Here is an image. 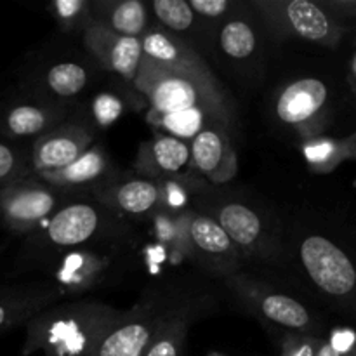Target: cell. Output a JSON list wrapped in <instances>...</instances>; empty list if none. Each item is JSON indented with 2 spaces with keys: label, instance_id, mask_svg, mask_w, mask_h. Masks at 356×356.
<instances>
[{
  "label": "cell",
  "instance_id": "7c38bea8",
  "mask_svg": "<svg viewBox=\"0 0 356 356\" xmlns=\"http://www.w3.org/2000/svg\"><path fill=\"white\" fill-rule=\"evenodd\" d=\"M143 45V58L149 59L153 63L165 66H176V68H195L191 63V54L183 51V47L170 40L169 37L162 33H149Z\"/></svg>",
  "mask_w": 356,
  "mask_h": 356
},
{
  "label": "cell",
  "instance_id": "7a4b0ae2",
  "mask_svg": "<svg viewBox=\"0 0 356 356\" xmlns=\"http://www.w3.org/2000/svg\"><path fill=\"white\" fill-rule=\"evenodd\" d=\"M301 261L309 278L327 294L346 296L355 291V264L325 236H308L301 245Z\"/></svg>",
  "mask_w": 356,
  "mask_h": 356
},
{
  "label": "cell",
  "instance_id": "5bb4252c",
  "mask_svg": "<svg viewBox=\"0 0 356 356\" xmlns=\"http://www.w3.org/2000/svg\"><path fill=\"white\" fill-rule=\"evenodd\" d=\"M153 159L162 170L177 172L190 160V148L174 136H162L153 145Z\"/></svg>",
  "mask_w": 356,
  "mask_h": 356
},
{
  "label": "cell",
  "instance_id": "277c9868",
  "mask_svg": "<svg viewBox=\"0 0 356 356\" xmlns=\"http://www.w3.org/2000/svg\"><path fill=\"white\" fill-rule=\"evenodd\" d=\"M191 159L195 167L219 183L235 174V156L228 141L212 129H202L195 136L191 143Z\"/></svg>",
  "mask_w": 356,
  "mask_h": 356
},
{
  "label": "cell",
  "instance_id": "e0dca14e",
  "mask_svg": "<svg viewBox=\"0 0 356 356\" xmlns=\"http://www.w3.org/2000/svg\"><path fill=\"white\" fill-rule=\"evenodd\" d=\"M221 47L232 58H247L256 47L252 28L242 21H233L225 26L221 33Z\"/></svg>",
  "mask_w": 356,
  "mask_h": 356
},
{
  "label": "cell",
  "instance_id": "f546056e",
  "mask_svg": "<svg viewBox=\"0 0 356 356\" xmlns=\"http://www.w3.org/2000/svg\"><path fill=\"white\" fill-rule=\"evenodd\" d=\"M351 73H353V79H355V82H356V54H355L353 61H351Z\"/></svg>",
  "mask_w": 356,
  "mask_h": 356
},
{
  "label": "cell",
  "instance_id": "f1b7e54d",
  "mask_svg": "<svg viewBox=\"0 0 356 356\" xmlns=\"http://www.w3.org/2000/svg\"><path fill=\"white\" fill-rule=\"evenodd\" d=\"M315 356H344V355L343 351L337 350L332 343H323L322 346L318 348V351H316Z\"/></svg>",
  "mask_w": 356,
  "mask_h": 356
},
{
  "label": "cell",
  "instance_id": "d4e9b609",
  "mask_svg": "<svg viewBox=\"0 0 356 356\" xmlns=\"http://www.w3.org/2000/svg\"><path fill=\"white\" fill-rule=\"evenodd\" d=\"M191 10L204 14V16H219L226 10L228 2L226 0H191Z\"/></svg>",
  "mask_w": 356,
  "mask_h": 356
},
{
  "label": "cell",
  "instance_id": "4fadbf2b",
  "mask_svg": "<svg viewBox=\"0 0 356 356\" xmlns=\"http://www.w3.org/2000/svg\"><path fill=\"white\" fill-rule=\"evenodd\" d=\"M263 313L273 322L291 329H302L309 323V315L305 306L287 296H270L264 299Z\"/></svg>",
  "mask_w": 356,
  "mask_h": 356
},
{
  "label": "cell",
  "instance_id": "9c48e42d",
  "mask_svg": "<svg viewBox=\"0 0 356 356\" xmlns=\"http://www.w3.org/2000/svg\"><path fill=\"white\" fill-rule=\"evenodd\" d=\"M219 225L229 240L240 245H249L261 233L259 218L249 207L240 204L226 205L219 214Z\"/></svg>",
  "mask_w": 356,
  "mask_h": 356
},
{
  "label": "cell",
  "instance_id": "52a82bcc",
  "mask_svg": "<svg viewBox=\"0 0 356 356\" xmlns=\"http://www.w3.org/2000/svg\"><path fill=\"white\" fill-rule=\"evenodd\" d=\"M97 228V214L89 205H70L54 216L49 236L58 245H76L86 242Z\"/></svg>",
  "mask_w": 356,
  "mask_h": 356
},
{
  "label": "cell",
  "instance_id": "6da1fadb",
  "mask_svg": "<svg viewBox=\"0 0 356 356\" xmlns=\"http://www.w3.org/2000/svg\"><path fill=\"white\" fill-rule=\"evenodd\" d=\"M139 89L149 97L153 113L160 118L191 108H205L214 97L205 82L204 72L197 68H176L143 58L136 75Z\"/></svg>",
  "mask_w": 356,
  "mask_h": 356
},
{
  "label": "cell",
  "instance_id": "d6986e66",
  "mask_svg": "<svg viewBox=\"0 0 356 356\" xmlns=\"http://www.w3.org/2000/svg\"><path fill=\"white\" fill-rule=\"evenodd\" d=\"M103 167L104 162L99 153L87 152L70 167L49 174V176L56 181H61V183H86V181L94 179L103 170Z\"/></svg>",
  "mask_w": 356,
  "mask_h": 356
},
{
  "label": "cell",
  "instance_id": "5b68a950",
  "mask_svg": "<svg viewBox=\"0 0 356 356\" xmlns=\"http://www.w3.org/2000/svg\"><path fill=\"white\" fill-rule=\"evenodd\" d=\"M54 207V198L42 190L7 188L0 197V211L6 222L23 226L44 218Z\"/></svg>",
  "mask_w": 356,
  "mask_h": 356
},
{
  "label": "cell",
  "instance_id": "7402d4cb",
  "mask_svg": "<svg viewBox=\"0 0 356 356\" xmlns=\"http://www.w3.org/2000/svg\"><path fill=\"white\" fill-rule=\"evenodd\" d=\"M44 111L40 108L28 106V104L13 108L6 117L7 131L14 136H31L40 131V129H44Z\"/></svg>",
  "mask_w": 356,
  "mask_h": 356
},
{
  "label": "cell",
  "instance_id": "2e32d148",
  "mask_svg": "<svg viewBox=\"0 0 356 356\" xmlns=\"http://www.w3.org/2000/svg\"><path fill=\"white\" fill-rule=\"evenodd\" d=\"M49 86L59 96H75L76 92L86 87L87 76L86 70L73 63H63V65H56L49 70Z\"/></svg>",
  "mask_w": 356,
  "mask_h": 356
},
{
  "label": "cell",
  "instance_id": "44dd1931",
  "mask_svg": "<svg viewBox=\"0 0 356 356\" xmlns=\"http://www.w3.org/2000/svg\"><path fill=\"white\" fill-rule=\"evenodd\" d=\"M145 21L146 14L143 3L138 0H127V2L118 3L117 9L113 10L111 26L122 37H136L145 28Z\"/></svg>",
  "mask_w": 356,
  "mask_h": 356
},
{
  "label": "cell",
  "instance_id": "3957f363",
  "mask_svg": "<svg viewBox=\"0 0 356 356\" xmlns=\"http://www.w3.org/2000/svg\"><path fill=\"white\" fill-rule=\"evenodd\" d=\"M327 86L318 79H302L291 83L277 103V113L285 124H306L320 113L325 104Z\"/></svg>",
  "mask_w": 356,
  "mask_h": 356
},
{
  "label": "cell",
  "instance_id": "4316f807",
  "mask_svg": "<svg viewBox=\"0 0 356 356\" xmlns=\"http://www.w3.org/2000/svg\"><path fill=\"white\" fill-rule=\"evenodd\" d=\"M83 3L80 0H59L56 2V9H58L59 16L63 17H73L80 9H82Z\"/></svg>",
  "mask_w": 356,
  "mask_h": 356
},
{
  "label": "cell",
  "instance_id": "484cf974",
  "mask_svg": "<svg viewBox=\"0 0 356 356\" xmlns=\"http://www.w3.org/2000/svg\"><path fill=\"white\" fill-rule=\"evenodd\" d=\"M16 170V155L9 146L0 143V183H6Z\"/></svg>",
  "mask_w": 356,
  "mask_h": 356
},
{
  "label": "cell",
  "instance_id": "ffe728a7",
  "mask_svg": "<svg viewBox=\"0 0 356 356\" xmlns=\"http://www.w3.org/2000/svg\"><path fill=\"white\" fill-rule=\"evenodd\" d=\"M205 108H191V110L177 111V113L165 115V117L155 118L165 131L172 132L174 138H195L202 131L204 124Z\"/></svg>",
  "mask_w": 356,
  "mask_h": 356
},
{
  "label": "cell",
  "instance_id": "603a6c76",
  "mask_svg": "<svg viewBox=\"0 0 356 356\" xmlns=\"http://www.w3.org/2000/svg\"><path fill=\"white\" fill-rule=\"evenodd\" d=\"M153 9L159 19L172 30H186L193 23V10L184 0H155Z\"/></svg>",
  "mask_w": 356,
  "mask_h": 356
},
{
  "label": "cell",
  "instance_id": "ac0fdd59",
  "mask_svg": "<svg viewBox=\"0 0 356 356\" xmlns=\"http://www.w3.org/2000/svg\"><path fill=\"white\" fill-rule=\"evenodd\" d=\"M156 188L148 181H131L118 190V204L124 211L139 214L153 207L156 202Z\"/></svg>",
  "mask_w": 356,
  "mask_h": 356
},
{
  "label": "cell",
  "instance_id": "83f0119b",
  "mask_svg": "<svg viewBox=\"0 0 356 356\" xmlns=\"http://www.w3.org/2000/svg\"><path fill=\"white\" fill-rule=\"evenodd\" d=\"M146 356H177L176 344L172 341H160V343L153 344Z\"/></svg>",
  "mask_w": 356,
  "mask_h": 356
},
{
  "label": "cell",
  "instance_id": "9a60e30c",
  "mask_svg": "<svg viewBox=\"0 0 356 356\" xmlns=\"http://www.w3.org/2000/svg\"><path fill=\"white\" fill-rule=\"evenodd\" d=\"M190 233L193 242L205 252H225L232 245V240L226 235L221 225L209 218L193 219L190 226Z\"/></svg>",
  "mask_w": 356,
  "mask_h": 356
},
{
  "label": "cell",
  "instance_id": "cb8c5ba5",
  "mask_svg": "<svg viewBox=\"0 0 356 356\" xmlns=\"http://www.w3.org/2000/svg\"><path fill=\"white\" fill-rule=\"evenodd\" d=\"M120 111L122 103L115 96H110V94H103V96L97 97V101L94 103V113H96L97 120L103 125L111 124V122L120 115Z\"/></svg>",
  "mask_w": 356,
  "mask_h": 356
},
{
  "label": "cell",
  "instance_id": "ba28073f",
  "mask_svg": "<svg viewBox=\"0 0 356 356\" xmlns=\"http://www.w3.org/2000/svg\"><path fill=\"white\" fill-rule=\"evenodd\" d=\"M82 141H79L73 136H54V138H45L37 143L33 153L35 167L40 170H58L66 169L72 165L75 160H79L82 153Z\"/></svg>",
  "mask_w": 356,
  "mask_h": 356
},
{
  "label": "cell",
  "instance_id": "30bf717a",
  "mask_svg": "<svg viewBox=\"0 0 356 356\" xmlns=\"http://www.w3.org/2000/svg\"><path fill=\"white\" fill-rule=\"evenodd\" d=\"M106 65L125 79H136L141 66L143 45L138 37H110V49H103Z\"/></svg>",
  "mask_w": 356,
  "mask_h": 356
},
{
  "label": "cell",
  "instance_id": "8fae6325",
  "mask_svg": "<svg viewBox=\"0 0 356 356\" xmlns=\"http://www.w3.org/2000/svg\"><path fill=\"white\" fill-rule=\"evenodd\" d=\"M149 341V330L139 323L115 330L101 344L99 356H141Z\"/></svg>",
  "mask_w": 356,
  "mask_h": 356
},
{
  "label": "cell",
  "instance_id": "8992f818",
  "mask_svg": "<svg viewBox=\"0 0 356 356\" xmlns=\"http://www.w3.org/2000/svg\"><path fill=\"white\" fill-rule=\"evenodd\" d=\"M287 17L296 33L306 40L334 44L339 38V26L325 10L308 0H292L287 6Z\"/></svg>",
  "mask_w": 356,
  "mask_h": 356
}]
</instances>
